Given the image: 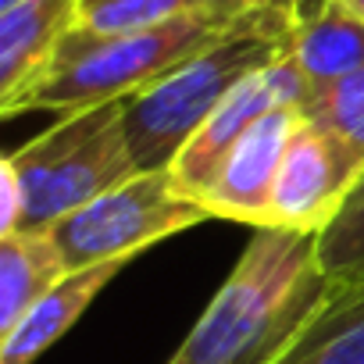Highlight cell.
Returning a JSON list of instances; mask_svg holds the SVG:
<instances>
[{
    "label": "cell",
    "instance_id": "ba28073f",
    "mask_svg": "<svg viewBox=\"0 0 364 364\" xmlns=\"http://www.w3.org/2000/svg\"><path fill=\"white\" fill-rule=\"evenodd\" d=\"M300 114H304L300 107H275L240 136V143L225 154V161L215 168L211 182L200 193L204 208L215 218H229L250 229H268L275 175Z\"/></svg>",
    "mask_w": 364,
    "mask_h": 364
},
{
    "label": "cell",
    "instance_id": "9c48e42d",
    "mask_svg": "<svg viewBox=\"0 0 364 364\" xmlns=\"http://www.w3.org/2000/svg\"><path fill=\"white\" fill-rule=\"evenodd\" d=\"M125 268V261L72 268L58 286H50L4 336H0V364H36L111 286V279Z\"/></svg>",
    "mask_w": 364,
    "mask_h": 364
},
{
    "label": "cell",
    "instance_id": "5b68a950",
    "mask_svg": "<svg viewBox=\"0 0 364 364\" xmlns=\"http://www.w3.org/2000/svg\"><path fill=\"white\" fill-rule=\"evenodd\" d=\"M211 218L215 215L204 208V200L182 190L168 168H157V171H136L132 178L118 182L114 190L58 218L47 232L61 247L68 268L107 264V261L129 264L161 240L197 229L200 222Z\"/></svg>",
    "mask_w": 364,
    "mask_h": 364
},
{
    "label": "cell",
    "instance_id": "8992f818",
    "mask_svg": "<svg viewBox=\"0 0 364 364\" xmlns=\"http://www.w3.org/2000/svg\"><path fill=\"white\" fill-rule=\"evenodd\" d=\"M360 171L364 161L343 139H336L314 118L300 114L275 175L268 229L321 232L339 215Z\"/></svg>",
    "mask_w": 364,
    "mask_h": 364
},
{
    "label": "cell",
    "instance_id": "7c38bea8",
    "mask_svg": "<svg viewBox=\"0 0 364 364\" xmlns=\"http://www.w3.org/2000/svg\"><path fill=\"white\" fill-rule=\"evenodd\" d=\"M68 272L72 268L47 229L0 236V336Z\"/></svg>",
    "mask_w": 364,
    "mask_h": 364
},
{
    "label": "cell",
    "instance_id": "ac0fdd59",
    "mask_svg": "<svg viewBox=\"0 0 364 364\" xmlns=\"http://www.w3.org/2000/svg\"><path fill=\"white\" fill-rule=\"evenodd\" d=\"M336 4H339V8H346L353 18H360V22H364V0H336Z\"/></svg>",
    "mask_w": 364,
    "mask_h": 364
},
{
    "label": "cell",
    "instance_id": "e0dca14e",
    "mask_svg": "<svg viewBox=\"0 0 364 364\" xmlns=\"http://www.w3.org/2000/svg\"><path fill=\"white\" fill-rule=\"evenodd\" d=\"M268 4V0H190V8H200V11H215V15H225V18H240L254 8Z\"/></svg>",
    "mask_w": 364,
    "mask_h": 364
},
{
    "label": "cell",
    "instance_id": "d6986e66",
    "mask_svg": "<svg viewBox=\"0 0 364 364\" xmlns=\"http://www.w3.org/2000/svg\"><path fill=\"white\" fill-rule=\"evenodd\" d=\"M15 4H22V0H0V11H4V8H15Z\"/></svg>",
    "mask_w": 364,
    "mask_h": 364
},
{
    "label": "cell",
    "instance_id": "30bf717a",
    "mask_svg": "<svg viewBox=\"0 0 364 364\" xmlns=\"http://www.w3.org/2000/svg\"><path fill=\"white\" fill-rule=\"evenodd\" d=\"M75 26V0H22L0 11V107L26 93Z\"/></svg>",
    "mask_w": 364,
    "mask_h": 364
},
{
    "label": "cell",
    "instance_id": "6da1fadb",
    "mask_svg": "<svg viewBox=\"0 0 364 364\" xmlns=\"http://www.w3.org/2000/svg\"><path fill=\"white\" fill-rule=\"evenodd\" d=\"M332 293L318 232L254 229L243 257L164 364H275Z\"/></svg>",
    "mask_w": 364,
    "mask_h": 364
},
{
    "label": "cell",
    "instance_id": "52a82bcc",
    "mask_svg": "<svg viewBox=\"0 0 364 364\" xmlns=\"http://www.w3.org/2000/svg\"><path fill=\"white\" fill-rule=\"evenodd\" d=\"M307 90H311V82L289 54L264 65V68H257L204 118V125L186 139V146L175 154L168 171L178 178L182 190H190L200 200L215 168L240 143V136L275 107H300Z\"/></svg>",
    "mask_w": 364,
    "mask_h": 364
},
{
    "label": "cell",
    "instance_id": "7a4b0ae2",
    "mask_svg": "<svg viewBox=\"0 0 364 364\" xmlns=\"http://www.w3.org/2000/svg\"><path fill=\"white\" fill-rule=\"evenodd\" d=\"M307 0H268L240 15L200 54L178 65L154 86L125 97V136L139 171H157L175 161L204 118L257 68L279 61L293 47Z\"/></svg>",
    "mask_w": 364,
    "mask_h": 364
},
{
    "label": "cell",
    "instance_id": "3957f363",
    "mask_svg": "<svg viewBox=\"0 0 364 364\" xmlns=\"http://www.w3.org/2000/svg\"><path fill=\"white\" fill-rule=\"evenodd\" d=\"M236 18L190 8L171 22L136 29V33H90L72 26L58 43L50 65L40 79L0 107L4 118H18L29 111H79L111 100H125L178 65L200 54L218 33H225Z\"/></svg>",
    "mask_w": 364,
    "mask_h": 364
},
{
    "label": "cell",
    "instance_id": "2e32d148",
    "mask_svg": "<svg viewBox=\"0 0 364 364\" xmlns=\"http://www.w3.org/2000/svg\"><path fill=\"white\" fill-rule=\"evenodd\" d=\"M190 11V0H75V26L90 33H136Z\"/></svg>",
    "mask_w": 364,
    "mask_h": 364
},
{
    "label": "cell",
    "instance_id": "8fae6325",
    "mask_svg": "<svg viewBox=\"0 0 364 364\" xmlns=\"http://www.w3.org/2000/svg\"><path fill=\"white\" fill-rule=\"evenodd\" d=\"M289 58L311 86L336 82L364 68V22L336 0H307L293 33Z\"/></svg>",
    "mask_w": 364,
    "mask_h": 364
},
{
    "label": "cell",
    "instance_id": "4fadbf2b",
    "mask_svg": "<svg viewBox=\"0 0 364 364\" xmlns=\"http://www.w3.org/2000/svg\"><path fill=\"white\" fill-rule=\"evenodd\" d=\"M275 364H364V286L336 289Z\"/></svg>",
    "mask_w": 364,
    "mask_h": 364
},
{
    "label": "cell",
    "instance_id": "9a60e30c",
    "mask_svg": "<svg viewBox=\"0 0 364 364\" xmlns=\"http://www.w3.org/2000/svg\"><path fill=\"white\" fill-rule=\"evenodd\" d=\"M300 111L325 125L336 139H343L364 161V68L350 72L336 82L311 86Z\"/></svg>",
    "mask_w": 364,
    "mask_h": 364
},
{
    "label": "cell",
    "instance_id": "5bb4252c",
    "mask_svg": "<svg viewBox=\"0 0 364 364\" xmlns=\"http://www.w3.org/2000/svg\"><path fill=\"white\" fill-rule=\"evenodd\" d=\"M318 261L336 289L364 286V171L339 215L318 232Z\"/></svg>",
    "mask_w": 364,
    "mask_h": 364
},
{
    "label": "cell",
    "instance_id": "277c9868",
    "mask_svg": "<svg viewBox=\"0 0 364 364\" xmlns=\"http://www.w3.org/2000/svg\"><path fill=\"white\" fill-rule=\"evenodd\" d=\"M136 171L122 100L65 111L0 164V175L18 190V222L11 232H43Z\"/></svg>",
    "mask_w": 364,
    "mask_h": 364
}]
</instances>
